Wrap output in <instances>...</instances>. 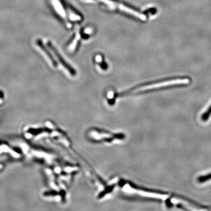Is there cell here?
Wrapping results in <instances>:
<instances>
[{"label":"cell","instance_id":"obj_1","mask_svg":"<svg viewBox=\"0 0 211 211\" xmlns=\"http://www.w3.org/2000/svg\"><path fill=\"white\" fill-rule=\"evenodd\" d=\"M96 1H98L105 4L107 7H109L111 8L120 9L121 11H123L125 12L128 13L130 15H132L136 17H137L141 20L146 19V17L143 14L140 13V12H138L136 10H134V9L130 7L124 5V4H123L121 2H120L119 1H114V0H96Z\"/></svg>","mask_w":211,"mask_h":211},{"label":"cell","instance_id":"obj_2","mask_svg":"<svg viewBox=\"0 0 211 211\" xmlns=\"http://www.w3.org/2000/svg\"><path fill=\"white\" fill-rule=\"evenodd\" d=\"M190 82L189 79H176L173 81H165L162 82L157 83L151 84L150 85H147L145 86H143L140 88H139L138 91H147L150 89H154L159 87H165L168 86H172V85H176V84H187Z\"/></svg>","mask_w":211,"mask_h":211},{"label":"cell","instance_id":"obj_3","mask_svg":"<svg viewBox=\"0 0 211 211\" xmlns=\"http://www.w3.org/2000/svg\"><path fill=\"white\" fill-rule=\"evenodd\" d=\"M47 44H48V46H49V48L54 52V54H55V56H56V58H58V61H59V62L63 65V66L64 67L65 69H67V71H68L70 74H72V75H74V74H76V71L74 70V69H73L69 64H68L65 61V60L62 57V56L60 55V54L58 52V51L57 49L55 48V46L53 45V44H52L51 42H48Z\"/></svg>","mask_w":211,"mask_h":211},{"label":"cell","instance_id":"obj_4","mask_svg":"<svg viewBox=\"0 0 211 211\" xmlns=\"http://www.w3.org/2000/svg\"><path fill=\"white\" fill-rule=\"evenodd\" d=\"M36 44H37V45H38V46L39 47V48L44 51V52L47 55L49 60L50 61V62H51V64H53L54 66L56 67L57 66V62H56V61L55 60V59L53 58L52 55H51L50 54V52H49V51L46 49V47L44 46V45L43 44V43L42 42V41L40 40V39H37L36 41Z\"/></svg>","mask_w":211,"mask_h":211}]
</instances>
